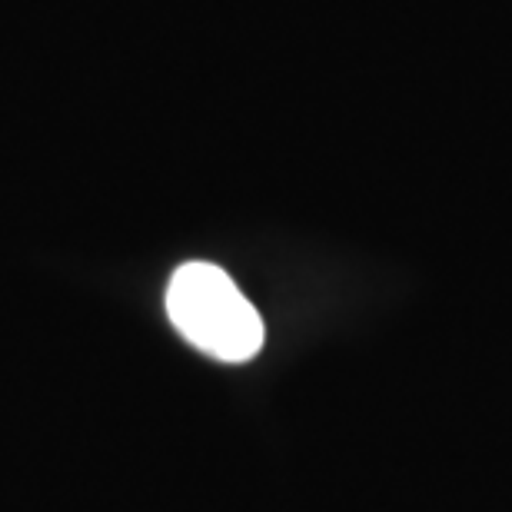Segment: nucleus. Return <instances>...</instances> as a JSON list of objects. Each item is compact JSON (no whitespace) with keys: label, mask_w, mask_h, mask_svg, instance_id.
<instances>
[{"label":"nucleus","mask_w":512,"mask_h":512,"mask_svg":"<svg viewBox=\"0 0 512 512\" xmlns=\"http://www.w3.org/2000/svg\"><path fill=\"white\" fill-rule=\"evenodd\" d=\"M167 313L187 343L223 363L253 360L263 346V320L220 266L183 263L167 286Z\"/></svg>","instance_id":"obj_1"}]
</instances>
